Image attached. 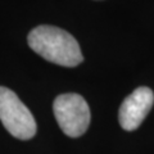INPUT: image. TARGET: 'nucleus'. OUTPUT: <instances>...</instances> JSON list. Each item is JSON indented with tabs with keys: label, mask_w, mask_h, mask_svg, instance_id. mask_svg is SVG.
I'll return each mask as SVG.
<instances>
[{
	"label": "nucleus",
	"mask_w": 154,
	"mask_h": 154,
	"mask_svg": "<svg viewBox=\"0 0 154 154\" xmlns=\"http://www.w3.org/2000/svg\"><path fill=\"white\" fill-rule=\"evenodd\" d=\"M28 45L44 59L63 67H76L84 60L77 40L54 26H37L28 33Z\"/></svg>",
	"instance_id": "f257e3e1"
},
{
	"label": "nucleus",
	"mask_w": 154,
	"mask_h": 154,
	"mask_svg": "<svg viewBox=\"0 0 154 154\" xmlns=\"http://www.w3.org/2000/svg\"><path fill=\"white\" fill-rule=\"evenodd\" d=\"M153 104V91L146 86L137 88L132 94H130L123 100L121 108H119L118 119L122 128L126 131L136 130L145 119L146 114L150 112Z\"/></svg>",
	"instance_id": "20e7f679"
},
{
	"label": "nucleus",
	"mask_w": 154,
	"mask_h": 154,
	"mask_svg": "<svg viewBox=\"0 0 154 154\" xmlns=\"http://www.w3.org/2000/svg\"><path fill=\"white\" fill-rule=\"evenodd\" d=\"M0 121L14 137L28 140L36 134L32 113L11 89L0 86Z\"/></svg>",
	"instance_id": "f03ea898"
},
{
	"label": "nucleus",
	"mask_w": 154,
	"mask_h": 154,
	"mask_svg": "<svg viewBox=\"0 0 154 154\" xmlns=\"http://www.w3.org/2000/svg\"><path fill=\"white\" fill-rule=\"evenodd\" d=\"M53 110L60 130L67 136L79 137L90 125V109L86 100L79 94H62L57 96Z\"/></svg>",
	"instance_id": "7ed1b4c3"
}]
</instances>
